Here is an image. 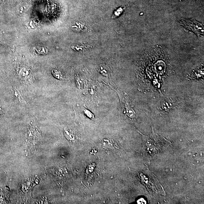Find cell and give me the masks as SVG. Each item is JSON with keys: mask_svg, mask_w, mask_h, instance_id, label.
<instances>
[{"mask_svg": "<svg viewBox=\"0 0 204 204\" xmlns=\"http://www.w3.org/2000/svg\"><path fill=\"white\" fill-rule=\"evenodd\" d=\"M181 24L185 27L192 31L199 36L203 35L204 28L202 24L194 19H181L180 21Z\"/></svg>", "mask_w": 204, "mask_h": 204, "instance_id": "6da1fadb", "label": "cell"}, {"mask_svg": "<svg viewBox=\"0 0 204 204\" xmlns=\"http://www.w3.org/2000/svg\"><path fill=\"white\" fill-rule=\"evenodd\" d=\"M121 103L124 113L131 119H134L136 117V113L130 105V100L126 94L119 93Z\"/></svg>", "mask_w": 204, "mask_h": 204, "instance_id": "7a4b0ae2", "label": "cell"}, {"mask_svg": "<svg viewBox=\"0 0 204 204\" xmlns=\"http://www.w3.org/2000/svg\"><path fill=\"white\" fill-rule=\"evenodd\" d=\"M18 74L22 77H29L30 76L31 72L29 68L26 66H20L18 67Z\"/></svg>", "mask_w": 204, "mask_h": 204, "instance_id": "3957f363", "label": "cell"}, {"mask_svg": "<svg viewBox=\"0 0 204 204\" xmlns=\"http://www.w3.org/2000/svg\"><path fill=\"white\" fill-rule=\"evenodd\" d=\"M109 67L106 66L101 65L99 67V71L104 76H109Z\"/></svg>", "mask_w": 204, "mask_h": 204, "instance_id": "277c9868", "label": "cell"}, {"mask_svg": "<svg viewBox=\"0 0 204 204\" xmlns=\"http://www.w3.org/2000/svg\"><path fill=\"white\" fill-rule=\"evenodd\" d=\"M64 133L65 136H68L69 138L71 139V140H74V135L72 131L68 130V129H65Z\"/></svg>", "mask_w": 204, "mask_h": 204, "instance_id": "5b68a950", "label": "cell"}, {"mask_svg": "<svg viewBox=\"0 0 204 204\" xmlns=\"http://www.w3.org/2000/svg\"><path fill=\"white\" fill-rule=\"evenodd\" d=\"M53 75L56 78L58 79H63V77H62L61 74L59 71H57V70H55V71H53Z\"/></svg>", "mask_w": 204, "mask_h": 204, "instance_id": "8992f818", "label": "cell"}, {"mask_svg": "<svg viewBox=\"0 0 204 204\" xmlns=\"http://www.w3.org/2000/svg\"><path fill=\"white\" fill-rule=\"evenodd\" d=\"M84 112H85L86 115H87V116L91 118V119H93V118H94V115H93L91 112H90L89 111L85 109H84Z\"/></svg>", "mask_w": 204, "mask_h": 204, "instance_id": "52a82bcc", "label": "cell"}, {"mask_svg": "<svg viewBox=\"0 0 204 204\" xmlns=\"http://www.w3.org/2000/svg\"><path fill=\"white\" fill-rule=\"evenodd\" d=\"M140 200V201L141 200L140 199V200ZM143 200H144L143 199ZM141 202H141L140 201V202H139V203H140ZM142 203H146V201H145V202L144 201H142Z\"/></svg>", "mask_w": 204, "mask_h": 204, "instance_id": "ba28073f", "label": "cell"}, {"mask_svg": "<svg viewBox=\"0 0 204 204\" xmlns=\"http://www.w3.org/2000/svg\"><path fill=\"white\" fill-rule=\"evenodd\" d=\"M4 0H0V4L2 3V2H3Z\"/></svg>", "mask_w": 204, "mask_h": 204, "instance_id": "9c48e42d", "label": "cell"}]
</instances>
